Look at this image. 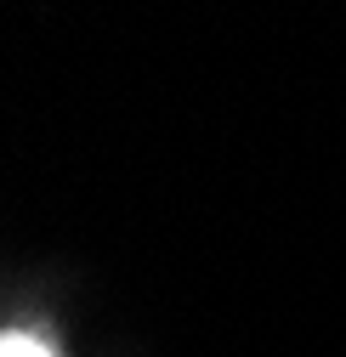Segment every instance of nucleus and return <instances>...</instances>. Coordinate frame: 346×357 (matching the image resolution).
<instances>
[{
  "instance_id": "obj_1",
  "label": "nucleus",
  "mask_w": 346,
  "mask_h": 357,
  "mask_svg": "<svg viewBox=\"0 0 346 357\" xmlns=\"http://www.w3.org/2000/svg\"><path fill=\"white\" fill-rule=\"evenodd\" d=\"M0 357H57L46 340H40V335H23V329H12L6 340H0Z\"/></svg>"
}]
</instances>
